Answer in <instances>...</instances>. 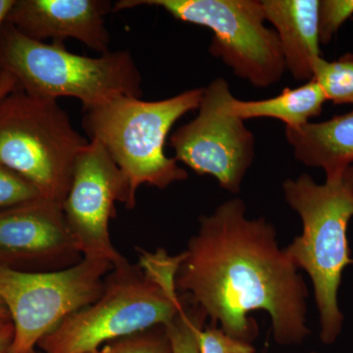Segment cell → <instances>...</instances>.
Here are the masks:
<instances>
[{"mask_svg": "<svg viewBox=\"0 0 353 353\" xmlns=\"http://www.w3.org/2000/svg\"><path fill=\"white\" fill-rule=\"evenodd\" d=\"M15 88H17V83L14 80L13 77L0 73V101L13 92Z\"/></svg>", "mask_w": 353, "mask_h": 353, "instance_id": "obj_23", "label": "cell"}, {"mask_svg": "<svg viewBox=\"0 0 353 353\" xmlns=\"http://www.w3.org/2000/svg\"><path fill=\"white\" fill-rule=\"evenodd\" d=\"M117 202L134 208L124 174L101 143L90 141L77 157L62 203L67 227L83 257L106 260L114 267L127 261L113 245L109 230Z\"/></svg>", "mask_w": 353, "mask_h": 353, "instance_id": "obj_10", "label": "cell"}, {"mask_svg": "<svg viewBox=\"0 0 353 353\" xmlns=\"http://www.w3.org/2000/svg\"><path fill=\"white\" fill-rule=\"evenodd\" d=\"M283 192L303 221V233L285 250L296 268L308 274L319 312L320 340L333 345L345 321L339 304L341 278L353 264L347 238L353 196L343 179L318 183L309 174L285 180Z\"/></svg>", "mask_w": 353, "mask_h": 353, "instance_id": "obj_3", "label": "cell"}, {"mask_svg": "<svg viewBox=\"0 0 353 353\" xmlns=\"http://www.w3.org/2000/svg\"><path fill=\"white\" fill-rule=\"evenodd\" d=\"M328 101L314 79L296 88H285L281 94L260 101H240L232 97L228 102L230 112L243 121L273 118L284 122L285 128L297 129L318 117Z\"/></svg>", "mask_w": 353, "mask_h": 353, "instance_id": "obj_15", "label": "cell"}, {"mask_svg": "<svg viewBox=\"0 0 353 353\" xmlns=\"http://www.w3.org/2000/svg\"><path fill=\"white\" fill-rule=\"evenodd\" d=\"M285 138L301 163L322 169L329 182L341 180L353 164V109L323 122L285 128Z\"/></svg>", "mask_w": 353, "mask_h": 353, "instance_id": "obj_14", "label": "cell"}, {"mask_svg": "<svg viewBox=\"0 0 353 353\" xmlns=\"http://www.w3.org/2000/svg\"><path fill=\"white\" fill-rule=\"evenodd\" d=\"M90 143L57 99L15 88L0 101V164L62 206L77 157Z\"/></svg>", "mask_w": 353, "mask_h": 353, "instance_id": "obj_6", "label": "cell"}, {"mask_svg": "<svg viewBox=\"0 0 353 353\" xmlns=\"http://www.w3.org/2000/svg\"><path fill=\"white\" fill-rule=\"evenodd\" d=\"M327 101L353 104V54L345 53L333 61L320 57L313 64V78Z\"/></svg>", "mask_w": 353, "mask_h": 353, "instance_id": "obj_16", "label": "cell"}, {"mask_svg": "<svg viewBox=\"0 0 353 353\" xmlns=\"http://www.w3.org/2000/svg\"><path fill=\"white\" fill-rule=\"evenodd\" d=\"M265 20L277 34L285 70L294 80L308 82L321 57L318 32L319 0H262Z\"/></svg>", "mask_w": 353, "mask_h": 353, "instance_id": "obj_13", "label": "cell"}, {"mask_svg": "<svg viewBox=\"0 0 353 353\" xmlns=\"http://www.w3.org/2000/svg\"><path fill=\"white\" fill-rule=\"evenodd\" d=\"M43 199L32 183L0 164V212Z\"/></svg>", "mask_w": 353, "mask_h": 353, "instance_id": "obj_19", "label": "cell"}, {"mask_svg": "<svg viewBox=\"0 0 353 353\" xmlns=\"http://www.w3.org/2000/svg\"><path fill=\"white\" fill-rule=\"evenodd\" d=\"M310 353H318V352H311Z\"/></svg>", "mask_w": 353, "mask_h": 353, "instance_id": "obj_27", "label": "cell"}, {"mask_svg": "<svg viewBox=\"0 0 353 353\" xmlns=\"http://www.w3.org/2000/svg\"><path fill=\"white\" fill-rule=\"evenodd\" d=\"M14 338L12 323L0 330V353H10Z\"/></svg>", "mask_w": 353, "mask_h": 353, "instance_id": "obj_22", "label": "cell"}, {"mask_svg": "<svg viewBox=\"0 0 353 353\" xmlns=\"http://www.w3.org/2000/svg\"><path fill=\"white\" fill-rule=\"evenodd\" d=\"M353 15V0H319L318 32L320 43L328 46L341 26Z\"/></svg>", "mask_w": 353, "mask_h": 353, "instance_id": "obj_20", "label": "cell"}, {"mask_svg": "<svg viewBox=\"0 0 353 353\" xmlns=\"http://www.w3.org/2000/svg\"><path fill=\"white\" fill-rule=\"evenodd\" d=\"M138 265L114 267L101 296L44 336L43 353H88L110 341L157 326H168L185 305L175 278L182 253L139 250Z\"/></svg>", "mask_w": 353, "mask_h": 353, "instance_id": "obj_2", "label": "cell"}, {"mask_svg": "<svg viewBox=\"0 0 353 353\" xmlns=\"http://www.w3.org/2000/svg\"><path fill=\"white\" fill-rule=\"evenodd\" d=\"M343 182L347 185V189L350 190L353 196V164L345 171L343 175Z\"/></svg>", "mask_w": 353, "mask_h": 353, "instance_id": "obj_26", "label": "cell"}, {"mask_svg": "<svg viewBox=\"0 0 353 353\" xmlns=\"http://www.w3.org/2000/svg\"><path fill=\"white\" fill-rule=\"evenodd\" d=\"M0 73L13 77L28 94L79 99L83 110L122 95L143 97L141 72L130 51L75 54L64 43L27 38L6 22L0 26Z\"/></svg>", "mask_w": 353, "mask_h": 353, "instance_id": "obj_4", "label": "cell"}, {"mask_svg": "<svg viewBox=\"0 0 353 353\" xmlns=\"http://www.w3.org/2000/svg\"><path fill=\"white\" fill-rule=\"evenodd\" d=\"M88 353H173V348L166 327L157 326L110 341Z\"/></svg>", "mask_w": 353, "mask_h": 353, "instance_id": "obj_18", "label": "cell"}, {"mask_svg": "<svg viewBox=\"0 0 353 353\" xmlns=\"http://www.w3.org/2000/svg\"><path fill=\"white\" fill-rule=\"evenodd\" d=\"M176 270V292L199 306L211 324L236 340L252 343L259 334L250 312L271 318L274 340L301 345L307 326L308 289L265 218L248 219L241 199L223 202L199 217Z\"/></svg>", "mask_w": 353, "mask_h": 353, "instance_id": "obj_1", "label": "cell"}, {"mask_svg": "<svg viewBox=\"0 0 353 353\" xmlns=\"http://www.w3.org/2000/svg\"><path fill=\"white\" fill-rule=\"evenodd\" d=\"M114 266L83 257L61 270L22 272L0 267V301L13 325L10 353H36L39 341L68 316L94 303Z\"/></svg>", "mask_w": 353, "mask_h": 353, "instance_id": "obj_8", "label": "cell"}, {"mask_svg": "<svg viewBox=\"0 0 353 353\" xmlns=\"http://www.w3.org/2000/svg\"><path fill=\"white\" fill-rule=\"evenodd\" d=\"M82 259L57 202L39 199L0 212V267L50 272Z\"/></svg>", "mask_w": 353, "mask_h": 353, "instance_id": "obj_11", "label": "cell"}, {"mask_svg": "<svg viewBox=\"0 0 353 353\" xmlns=\"http://www.w3.org/2000/svg\"><path fill=\"white\" fill-rule=\"evenodd\" d=\"M141 6L160 7L176 20L208 28L213 32L209 53L255 88L276 85L287 71L277 34L264 25L259 0H120L113 12Z\"/></svg>", "mask_w": 353, "mask_h": 353, "instance_id": "obj_7", "label": "cell"}, {"mask_svg": "<svg viewBox=\"0 0 353 353\" xmlns=\"http://www.w3.org/2000/svg\"><path fill=\"white\" fill-rule=\"evenodd\" d=\"M11 318L9 315L8 310L4 305V303L0 301V330L4 328L7 325L10 324Z\"/></svg>", "mask_w": 353, "mask_h": 353, "instance_id": "obj_25", "label": "cell"}, {"mask_svg": "<svg viewBox=\"0 0 353 353\" xmlns=\"http://www.w3.org/2000/svg\"><path fill=\"white\" fill-rule=\"evenodd\" d=\"M185 305L171 324L166 327L173 353L199 352V334L204 328L206 315L199 306L185 299Z\"/></svg>", "mask_w": 353, "mask_h": 353, "instance_id": "obj_17", "label": "cell"}, {"mask_svg": "<svg viewBox=\"0 0 353 353\" xmlns=\"http://www.w3.org/2000/svg\"><path fill=\"white\" fill-rule=\"evenodd\" d=\"M13 3L14 0H0V26L6 22L7 15Z\"/></svg>", "mask_w": 353, "mask_h": 353, "instance_id": "obj_24", "label": "cell"}, {"mask_svg": "<svg viewBox=\"0 0 353 353\" xmlns=\"http://www.w3.org/2000/svg\"><path fill=\"white\" fill-rule=\"evenodd\" d=\"M202 94L203 88H194L157 101L122 95L83 110V129L124 174L134 208L141 185L163 190L187 180V171L165 154V145L176 121L199 109Z\"/></svg>", "mask_w": 353, "mask_h": 353, "instance_id": "obj_5", "label": "cell"}, {"mask_svg": "<svg viewBox=\"0 0 353 353\" xmlns=\"http://www.w3.org/2000/svg\"><path fill=\"white\" fill-rule=\"evenodd\" d=\"M229 83L218 78L203 88L199 114L172 134L176 162L199 175L212 176L220 187L239 194L255 157V138L245 121L230 112Z\"/></svg>", "mask_w": 353, "mask_h": 353, "instance_id": "obj_9", "label": "cell"}, {"mask_svg": "<svg viewBox=\"0 0 353 353\" xmlns=\"http://www.w3.org/2000/svg\"><path fill=\"white\" fill-rule=\"evenodd\" d=\"M110 11L108 0H14L6 22L34 41L64 43L74 39L104 54L110 51L105 25Z\"/></svg>", "mask_w": 353, "mask_h": 353, "instance_id": "obj_12", "label": "cell"}, {"mask_svg": "<svg viewBox=\"0 0 353 353\" xmlns=\"http://www.w3.org/2000/svg\"><path fill=\"white\" fill-rule=\"evenodd\" d=\"M201 353H255L252 343L228 336L215 325L204 327L199 334Z\"/></svg>", "mask_w": 353, "mask_h": 353, "instance_id": "obj_21", "label": "cell"}]
</instances>
